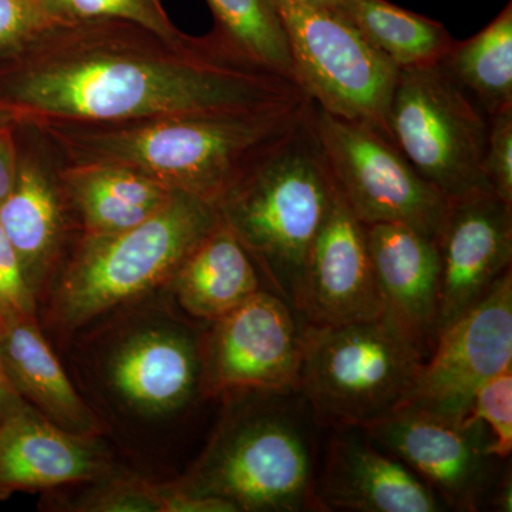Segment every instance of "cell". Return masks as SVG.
Returning a JSON list of instances; mask_svg holds the SVG:
<instances>
[{
	"mask_svg": "<svg viewBox=\"0 0 512 512\" xmlns=\"http://www.w3.org/2000/svg\"><path fill=\"white\" fill-rule=\"evenodd\" d=\"M309 99L220 36L168 39L117 19L59 23L0 59V107L19 127L234 113Z\"/></svg>",
	"mask_w": 512,
	"mask_h": 512,
	"instance_id": "cell-1",
	"label": "cell"
},
{
	"mask_svg": "<svg viewBox=\"0 0 512 512\" xmlns=\"http://www.w3.org/2000/svg\"><path fill=\"white\" fill-rule=\"evenodd\" d=\"M309 101L126 123L45 124L32 130L60 163L123 165L217 207L291 133Z\"/></svg>",
	"mask_w": 512,
	"mask_h": 512,
	"instance_id": "cell-2",
	"label": "cell"
},
{
	"mask_svg": "<svg viewBox=\"0 0 512 512\" xmlns=\"http://www.w3.org/2000/svg\"><path fill=\"white\" fill-rule=\"evenodd\" d=\"M308 109L217 205L276 295L298 311L309 255L336 185Z\"/></svg>",
	"mask_w": 512,
	"mask_h": 512,
	"instance_id": "cell-3",
	"label": "cell"
},
{
	"mask_svg": "<svg viewBox=\"0 0 512 512\" xmlns=\"http://www.w3.org/2000/svg\"><path fill=\"white\" fill-rule=\"evenodd\" d=\"M217 207L175 192L163 208L134 227L79 235L55 296L60 325L76 329L157 286L170 284L202 238L217 227Z\"/></svg>",
	"mask_w": 512,
	"mask_h": 512,
	"instance_id": "cell-4",
	"label": "cell"
},
{
	"mask_svg": "<svg viewBox=\"0 0 512 512\" xmlns=\"http://www.w3.org/2000/svg\"><path fill=\"white\" fill-rule=\"evenodd\" d=\"M424 360L384 316L335 326L305 323L295 390L320 423L365 429L403 406Z\"/></svg>",
	"mask_w": 512,
	"mask_h": 512,
	"instance_id": "cell-5",
	"label": "cell"
},
{
	"mask_svg": "<svg viewBox=\"0 0 512 512\" xmlns=\"http://www.w3.org/2000/svg\"><path fill=\"white\" fill-rule=\"evenodd\" d=\"M389 128L404 157L448 201L491 192L488 116L440 62L399 69Z\"/></svg>",
	"mask_w": 512,
	"mask_h": 512,
	"instance_id": "cell-6",
	"label": "cell"
},
{
	"mask_svg": "<svg viewBox=\"0 0 512 512\" xmlns=\"http://www.w3.org/2000/svg\"><path fill=\"white\" fill-rule=\"evenodd\" d=\"M183 484L227 501L235 511L316 507L309 441L292 414L279 407L229 419Z\"/></svg>",
	"mask_w": 512,
	"mask_h": 512,
	"instance_id": "cell-7",
	"label": "cell"
},
{
	"mask_svg": "<svg viewBox=\"0 0 512 512\" xmlns=\"http://www.w3.org/2000/svg\"><path fill=\"white\" fill-rule=\"evenodd\" d=\"M284 26L296 83L320 109L392 140L390 103L399 67L333 10L271 0Z\"/></svg>",
	"mask_w": 512,
	"mask_h": 512,
	"instance_id": "cell-8",
	"label": "cell"
},
{
	"mask_svg": "<svg viewBox=\"0 0 512 512\" xmlns=\"http://www.w3.org/2000/svg\"><path fill=\"white\" fill-rule=\"evenodd\" d=\"M313 130L336 190L365 225L402 224L436 241L450 201L375 128L332 116L311 101Z\"/></svg>",
	"mask_w": 512,
	"mask_h": 512,
	"instance_id": "cell-9",
	"label": "cell"
},
{
	"mask_svg": "<svg viewBox=\"0 0 512 512\" xmlns=\"http://www.w3.org/2000/svg\"><path fill=\"white\" fill-rule=\"evenodd\" d=\"M512 369V272L437 333L412 393L400 409L421 410L453 421L470 414L477 390Z\"/></svg>",
	"mask_w": 512,
	"mask_h": 512,
	"instance_id": "cell-10",
	"label": "cell"
},
{
	"mask_svg": "<svg viewBox=\"0 0 512 512\" xmlns=\"http://www.w3.org/2000/svg\"><path fill=\"white\" fill-rule=\"evenodd\" d=\"M201 348L202 392L295 390L301 363V332L291 306L259 289L224 318Z\"/></svg>",
	"mask_w": 512,
	"mask_h": 512,
	"instance_id": "cell-11",
	"label": "cell"
},
{
	"mask_svg": "<svg viewBox=\"0 0 512 512\" xmlns=\"http://www.w3.org/2000/svg\"><path fill=\"white\" fill-rule=\"evenodd\" d=\"M362 430L433 488L447 507L477 510L491 458L483 424L404 407Z\"/></svg>",
	"mask_w": 512,
	"mask_h": 512,
	"instance_id": "cell-12",
	"label": "cell"
},
{
	"mask_svg": "<svg viewBox=\"0 0 512 512\" xmlns=\"http://www.w3.org/2000/svg\"><path fill=\"white\" fill-rule=\"evenodd\" d=\"M434 242L440 262V330L510 271L512 205L493 192L451 201Z\"/></svg>",
	"mask_w": 512,
	"mask_h": 512,
	"instance_id": "cell-13",
	"label": "cell"
},
{
	"mask_svg": "<svg viewBox=\"0 0 512 512\" xmlns=\"http://www.w3.org/2000/svg\"><path fill=\"white\" fill-rule=\"evenodd\" d=\"M296 313L305 323L320 326L383 315L366 225L357 220L338 190L309 255Z\"/></svg>",
	"mask_w": 512,
	"mask_h": 512,
	"instance_id": "cell-14",
	"label": "cell"
},
{
	"mask_svg": "<svg viewBox=\"0 0 512 512\" xmlns=\"http://www.w3.org/2000/svg\"><path fill=\"white\" fill-rule=\"evenodd\" d=\"M384 318L429 356L439 333L440 262L433 239L402 224L366 225Z\"/></svg>",
	"mask_w": 512,
	"mask_h": 512,
	"instance_id": "cell-15",
	"label": "cell"
},
{
	"mask_svg": "<svg viewBox=\"0 0 512 512\" xmlns=\"http://www.w3.org/2000/svg\"><path fill=\"white\" fill-rule=\"evenodd\" d=\"M109 463L93 437L60 429L28 403L0 420V497L101 480Z\"/></svg>",
	"mask_w": 512,
	"mask_h": 512,
	"instance_id": "cell-16",
	"label": "cell"
},
{
	"mask_svg": "<svg viewBox=\"0 0 512 512\" xmlns=\"http://www.w3.org/2000/svg\"><path fill=\"white\" fill-rule=\"evenodd\" d=\"M319 510L437 512L443 503L406 464L356 436L330 441L325 467L315 485Z\"/></svg>",
	"mask_w": 512,
	"mask_h": 512,
	"instance_id": "cell-17",
	"label": "cell"
},
{
	"mask_svg": "<svg viewBox=\"0 0 512 512\" xmlns=\"http://www.w3.org/2000/svg\"><path fill=\"white\" fill-rule=\"evenodd\" d=\"M42 148L20 150L15 185L0 202V227L33 293L62 254L73 222L57 178L56 157L43 141Z\"/></svg>",
	"mask_w": 512,
	"mask_h": 512,
	"instance_id": "cell-18",
	"label": "cell"
},
{
	"mask_svg": "<svg viewBox=\"0 0 512 512\" xmlns=\"http://www.w3.org/2000/svg\"><path fill=\"white\" fill-rule=\"evenodd\" d=\"M114 389L138 412H174L201 387V348L178 329H147L124 340L110 360Z\"/></svg>",
	"mask_w": 512,
	"mask_h": 512,
	"instance_id": "cell-19",
	"label": "cell"
},
{
	"mask_svg": "<svg viewBox=\"0 0 512 512\" xmlns=\"http://www.w3.org/2000/svg\"><path fill=\"white\" fill-rule=\"evenodd\" d=\"M0 349L10 382L25 402L60 429L93 439L99 436L100 421L74 389L36 316L0 315Z\"/></svg>",
	"mask_w": 512,
	"mask_h": 512,
	"instance_id": "cell-20",
	"label": "cell"
},
{
	"mask_svg": "<svg viewBox=\"0 0 512 512\" xmlns=\"http://www.w3.org/2000/svg\"><path fill=\"white\" fill-rule=\"evenodd\" d=\"M57 178L80 235L134 227L163 210L175 194L147 175L116 164L57 160Z\"/></svg>",
	"mask_w": 512,
	"mask_h": 512,
	"instance_id": "cell-21",
	"label": "cell"
},
{
	"mask_svg": "<svg viewBox=\"0 0 512 512\" xmlns=\"http://www.w3.org/2000/svg\"><path fill=\"white\" fill-rule=\"evenodd\" d=\"M168 285L188 315L215 322L259 291V276L251 256L220 218Z\"/></svg>",
	"mask_w": 512,
	"mask_h": 512,
	"instance_id": "cell-22",
	"label": "cell"
},
{
	"mask_svg": "<svg viewBox=\"0 0 512 512\" xmlns=\"http://www.w3.org/2000/svg\"><path fill=\"white\" fill-rule=\"evenodd\" d=\"M338 13L399 69L440 62L456 42L443 23L389 0H345Z\"/></svg>",
	"mask_w": 512,
	"mask_h": 512,
	"instance_id": "cell-23",
	"label": "cell"
},
{
	"mask_svg": "<svg viewBox=\"0 0 512 512\" xmlns=\"http://www.w3.org/2000/svg\"><path fill=\"white\" fill-rule=\"evenodd\" d=\"M440 63L487 116L512 109V2L476 35L456 40Z\"/></svg>",
	"mask_w": 512,
	"mask_h": 512,
	"instance_id": "cell-24",
	"label": "cell"
},
{
	"mask_svg": "<svg viewBox=\"0 0 512 512\" xmlns=\"http://www.w3.org/2000/svg\"><path fill=\"white\" fill-rule=\"evenodd\" d=\"M212 32L256 64L296 83L284 26L271 0H207Z\"/></svg>",
	"mask_w": 512,
	"mask_h": 512,
	"instance_id": "cell-25",
	"label": "cell"
},
{
	"mask_svg": "<svg viewBox=\"0 0 512 512\" xmlns=\"http://www.w3.org/2000/svg\"><path fill=\"white\" fill-rule=\"evenodd\" d=\"M46 3L63 23L117 19L144 26L168 39L184 35L168 16L163 0H46Z\"/></svg>",
	"mask_w": 512,
	"mask_h": 512,
	"instance_id": "cell-26",
	"label": "cell"
},
{
	"mask_svg": "<svg viewBox=\"0 0 512 512\" xmlns=\"http://www.w3.org/2000/svg\"><path fill=\"white\" fill-rule=\"evenodd\" d=\"M468 421L490 429L487 456L510 457L512 451V369L491 377L477 390Z\"/></svg>",
	"mask_w": 512,
	"mask_h": 512,
	"instance_id": "cell-27",
	"label": "cell"
},
{
	"mask_svg": "<svg viewBox=\"0 0 512 512\" xmlns=\"http://www.w3.org/2000/svg\"><path fill=\"white\" fill-rule=\"evenodd\" d=\"M59 23L46 0H0V59L20 52Z\"/></svg>",
	"mask_w": 512,
	"mask_h": 512,
	"instance_id": "cell-28",
	"label": "cell"
},
{
	"mask_svg": "<svg viewBox=\"0 0 512 512\" xmlns=\"http://www.w3.org/2000/svg\"><path fill=\"white\" fill-rule=\"evenodd\" d=\"M484 174L491 192L512 205V109L488 116Z\"/></svg>",
	"mask_w": 512,
	"mask_h": 512,
	"instance_id": "cell-29",
	"label": "cell"
},
{
	"mask_svg": "<svg viewBox=\"0 0 512 512\" xmlns=\"http://www.w3.org/2000/svg\"><path fill=\"white\" fill-rule=\"evenodd\" d=\"M77 507L82 511H158L164 512L161 487L141 480L107 481L87 493Z\"/></svg>",
	"mask_w": 512,
	"mask_h": 512,
	"instance_id": "cell-30",
	"label": "cell"
},
{
	"mask_svg": "<svg viewBox=\"0 0 512 512\" xmlns=\"http://www.w3.org/2000/svg\"><path fill=\"white\" fill-rule=\"evenodd\" d=\"M5 313L36 316V299L18 254L0 227V315Z\"/></svg>",
	"mask_w": 512,
	"mask_h": 512,
	"instance_id": "cell-31",
	"label": "cell"
},
{
	"mask_svg": "<svg viewBox=\"0 0 512 512\" xmlns=\"http://www.w3.org/2000/svg\"><path fill=\"white\" fill-rule=\"evenodd\" d=\"M19 126L0 128V202L8 197L18 177L20 148L16 130Z\"/></svg>",
	"mask_w": 512,
	"mask_h": 512,
	"instance_id": "cell-32",
	"label": "cell"
},
{
	"mask_svg": "<svg viewBox=\"0 0 512 512\" xmlns=\"http://www.w3.org/2000/svg\"><path fill=\"white\" fill-rule=\"evenodd\" d=\"M22 403H25V400L10 382L5 363H3L2 349H0V420Z\"/></svg>",
	"mask_w": 512,
	"mask_h": 512,
	"instance_id": "cell-33",
	"label": "cell"
},
{
	"mask_svg": "<svg viewBox=\"0 0 512 512\" xmlns=\"http://www.w3.org/2000/svg\"><path fill=\"white\" fill-rule=\"evenodd\" d=\"M494 505L501 511L510 512L512 510L511 481L508 480L507 483V478H505L503 485H501L497 493H495Z\"/></svg>",
	"mask_w": 512,
	"mask_h": 512,
	"instance_id": "cell-34",
	"label": "cell"
},
{
	"mask_svg": "<svg viewBox=\"0 0 512 512\" xmlns=\"http://www.w3.org/2000/svg\"><path fill=\"white\" fill-rule=\"evenodd\" d=\"M309 5L316 6V8L333 10V12H338L340 6L343 5L345 0H305Z\"/></svg>",
	"mask_w": 512,
	"mask_h": 512,
	"instance_id": "cell-35",
	"label": "cell"
},
{
	"mask_svg": "<svg viewBox=\"0 0 512 512\" xmlns=\"http://www.w3.org/2000/svg\"><path fill=\"white\" fill-rule=\"evenodd\" d=\"M6 126H18V124H16L15 117L12 116L9 110L0 107V128Z\"/></svg>",
	"mask_w": 512,
	"mask_h": 512,
	"instance_id": "cell-36",
	"label": "cell"
}]
</instances>
